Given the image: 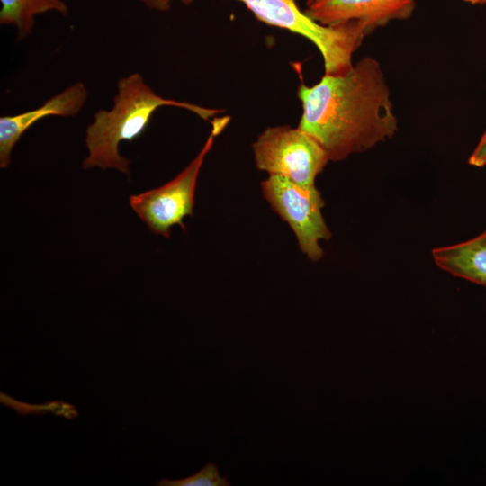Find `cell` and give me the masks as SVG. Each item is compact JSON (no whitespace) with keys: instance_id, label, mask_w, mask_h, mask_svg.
<instances>
[{"instance_id":"9c48e42d","label":"cell","mask_w":486,"mask_h":486,"mask_svg":"<svg viewBox=\"0 0 486 486\" xmlns=\"http://www.w3.org/2000/svg\"><path fill=\"white\" fill-rule=\"evenodd\" d=\"M432 257L444 271L486 287V230L468 241L434 248Z\"/></svg>"},{"instance_id":"277c9868","label":"cell","mask_w":486,"mask_h":486,"mask_svg":"<svg viewBox=\"0 0 486 486\" xmlns=\"http://www.w3.org/2000/svg\"><path fill=\"white\" fill-rule=\"evenodd\" d=\"M229 118L216 119L204 146L195 158L173 180L140 194L130 196V204L140 219L155 234L170 237L174 225L184 230L186 216H193L196 182L204 158L214 139L226 126Z\"/></svg>"},{"instance_id":"4fadbf2b","label":"cell","mask_w":486,"mask_h":486,"mask_svg":"<svg viewBox=\"0 0 486 486\" xmlns=\"http://www.w3.org/2000/svg\"><path fill=\"white\" fill-rule=\"evenodd\" d=\"M145 5L148 7L160 11L165 12L168 11L170 9L171 2L172 0H140Z\"/></svg>"},{"instance_id":"7a4b0ae2","label":"cell","mask_w":486,"mask_h":486,"mask_svg":"<svg viewBox=\"0 0 486 486\" xmlns=\"http://www.w3.org/2000/svg\"><path fill=\"white\" fill-rule=\"evenodd\" d=\"M161 106L186 109L203 120L220 112L164 98L145 83L141 75L132 73L118 81L112 108L96 112L94 122L87 127L86 145L88 156L83 162V168H114L128 175L130 161L120 155L119 145L141 135L152 114Z\"/></svg>"},{"instance_id":"7c38bea8","label":"cell","mask_w":486,"mask_h":486,"mask_svg":"<svg viewBox=\"0 0 486 486\" xmlns=\"http://www.w3.org/2000/svg\"><path fill=\"white\" fill-rule=\"evenodd\" d=\"M468 164L475 167H483L486 166V130L471 154Z\"/></svg>"},{"instance_id":"9a60e30c","label":"cell","mask_w":486,"mask_h":486,"mask_svg":"<svg viewBox=\"0 0 486 486\" xmlns=\"http://www.w3.org/2000/svg\"><path fill=\"white\" fill-rule=\"evenodd\" d=\"M313 1H314V0H307V1H306L307 5L310 4L311 2H313Z\"/></svg>"},{"instance_id":"8992f818","label":"cell","mask_w":486,"mask_h":486,"mask_svg":"<svg viewBox=\"0 0 486 486\" xmlns=\"http://www.w3.org/2000/svg\"><path fill=\"white\" fill-rule=\"evenodd\" d=\"M261 187L271 208L294 232L301 251L312 261L320 260L323 256L320 242L331 238L321 212L325 202L320 191L277 175H269Z\"/></svg>"},{"instance_id":"ba28073f","label":"cell","mask_w":486,"mask_h":486,"mask_svg":"<svg viewBox=\"0 0 486 486\" xmlns=\"http://www.w3.org/2000/svg\"><path fill=\"white\" fill-rule=\"evenodd\" d=\"M86 98V86L82 82H77L50 97L36 109L15 115L0 117L1 168L9 166L14 145L30 127L48 116L76 115L83 108Z\"/></svg>"},{"instance_id":"5b68a950","label":"cell","mask_w":486,"mask_h":486,"mask_svg":"<svg viewBox=\"0 0 486 486\" xmlns=\"http://www.w3.org/2000/svg\"><path fill=\"white\" fill-rule=\"evenodd\" d=\"M253 150L259 170L286 177L305 188L316 187L317 176L329 161L312 136L288 125L265 130L253 144Z\"/></svg>"},{"instance_id":"8fae6325","label":"cell","mask_w":486,"mask_h":486,"mask_svg":"<svg viewBox=\"0 0 486 486\" xmlns=\"http://www.w3.org/2000/svg\"><path fill=\"white\" fill-rule=\"evenodd\" d=\"M158 486H230L227 476H221L219 467L213 462H208L196 473L183 479H162Z\"/></svg>"},{"instance_id":"6da1fadb","label":"cell","mask_w":486,"mask_h":486,"mask_svg":"<svg viewBox=\"0 0 486 486\" xmlns=\"http://www.w3.org/2000/svg\"><path fill=\"white\" fill-rule=\"evenodd\" d=\"M299 128L312 136L329 161L366 151L396 133L390 89L380 63L365 57L344 76H327L312 86L302 84Z\"/></svg>"},{"instance_id":"52a82bcc","label":"cell","mask_w":486,"mask_h":486,"mask_svg":"<svg viewBox=\"0 0 486 486\" xmlns=\"http://www.w3.org/2000/svg\"><path fill=\"white\" fill-rule=\"evenodd\" d=\"M417 0H314L304 12L315 22L337 25L350 22L363 24L369 34L393 20L408 19Z\"/></svg>"},{"instance_id":"3957f363","label":"cell","mask_w":486,"mask_h":486,"mask_svg":"<svg viewBox=\"0 0 486 486\" xmlns=\"http://www.w3.org/2000/svg\"><path fill=\"white\" fill-rule=\"evenodd\" d=\"M189 4L193 0H181ZM262 22L310 40L320 50L325 75L344 76L353 68V54L366 34L357 22L322 25L302 11L295 0H238Z\"/></svg>"},{"instance_id":"5bb4252c","label":"cell","mask_w":486,"mask_h":486,"mask_svg":"<svg viewBox=\"0 0 486 486\" xmlns=\"http://www.w3.org/2000/svg\"><path fill=\"white\" fill-rule=\"evenodd\" d=\"M466 3H469L471 4H485L486 0H463Z\"/></svg>"},{"instance_id":"30bf717a","label":"cell","mask_w":486,"mask_h":486,"mask_svg":"<svg viewBox=\"0 0 486 486\" xmlns=\"http://www.w3.org/2000/svg\"><path fill=\"white\" fill-rule=\"evenodd\" d=\"M0 23L12 25L22 40L32 33L35 17L47 12L67 15L68 7L62 0H0Z\"/></svg>"}]
</instances>
